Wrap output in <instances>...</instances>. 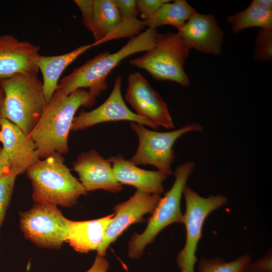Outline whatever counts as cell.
Wrapping results in <instances>:
<instances>
[{"label": "cell", "mask_w": 272, "mask_h": 272, "mask_svg": "<svg viewBox=\"0 0 272 272\" xmlns=\"http://www.w3.org/2000/svg\"><path fill=\"white\" fill-rule=\"evenodd\" d=\"M90 92L79 89L64 95L57 89L28 137L34 142L40 159L68 152V137L77 111L95 102Z\"/></svg>", "instance_id": "obj_1"}, {"label": "cell", "mask_w": 272, "mask_h": 272, "mask_svg": "<svg viewBox=\"0 0 272 272\" xmlns=\"http://www.w3.org/2000/svg\"><path fill=\"white\" fill-rule=\"evenodd\" d=\"M157 33L156 29L148 28L130 38L117 51L100 53L63 77L58 82L57 89L67 95L76 90L88 88L91 96L96 99L107 89L106 80L112 71L128 56L152 48Z\"/></svg>", "instance_id": "obj_2"}, {"label": "cell", "mask_w": 272, "mask_h": 272, "mask_svg": "<svg viewBox=\"0 0 272 272\" xmlns=\"http://www.w3.org/2000/svg\"><path fill=\"white\" fill-rule=\"evenodd\" d=\"M0 81L4 92L2 118L28 135L47 104L42 82L35 72L19 73Z\"/></svg>", "instance_id": "obj_3"}, {"label": "cell", "mask_w": 272, "mask_h": 272, "mask_svg": "<svg viewBox=\"0 0 272 272\" xmlns=\"http://www.w3.org/2000/svg\"><path fill=\"white\" fill-rule=\"evenodd\" d=\"M62 155L55 154L40 160L26 171L36 203H47L70 208L87 194L81 183L64 163Z\"/></svg>", "instance_id": "obj_4"}, {"label": "cell", "mask_w": 272, "mask_h": 272, "mask_svg": "<svg viewBox=\"0 0 272 272\" xmlns=\"http://www.w3.org/2000/svg\"><path fill=\"white\" fill-rule=\"evenodd\" d=\"M195 163L188 161L179 165L173 173L175 181L169 190L161 197L149 218L146 228L141 233H135L128 244V256L138 259L144 253L145 247L153 242L164 228L174 223H182L183 215L180 209V201L183 190Z\"/></svg>", "instance_id": "obj_5"}, {"label": "cell", "mask_w": 272, "mask_h": 272, "mask_svg": "<svg viewBox=\"0 0 272 272\" xmlns=\"http://www.w3.org/2000/svg\"><path fill=\"white\" fill-rule=\"evenodd\" d=\"M189 49L178 32L158 33L155 45L129 62L156 80L173 81L185 87L189 85V79L183 67Z\"/></svg>", "instance_id": "obj_6"}, {"label": "cell", "mask_w": 272, "mask_h": 272, "mask_svg": "<svg viewBox=\"0 0 272 272\" xmlns=\"http://www.w3.org/2000/svg\"><path fill=\"white\" fill-rule=\"evenodd\" d=\"M130 126L138 137L139 145L135 154L129 160L137 166H154L168 176L173 174L171 165L175 157L173 148L175 142L185 133L203 130V126L198 123H191L165 132L152 130L133 122Z\"/></svg>", "instance_id": "obj_7"}, {"label": "cell", "mask_w": 272, "mask_h": 272, "mask_svg": "<svg viewBox=\"0 0 272 272\" xmlns=\"http://www.w3.org/2000/svg\"><path fill=\"white\" fill-rule=\"evenodd\" d=\"M183 194L186 203L183 221L186 229V240L176 260L181 272H194L195 253L202 236L203 223L212 212L226 203L227 198L222 195L202 197L187 185Z\"/></svg>", "instance_id": "obj_8"}, {"label": "cell", "mask_w": 272, "mask_h": 272, "mask_svg": "<svg viewBox=\"0 0 272 272\" xmlns=\"http://www.w3.org/2000/svg\"><path fill=\"white\" fill-rule=\"evenodd\" d=\"M20 215V227L26 238L41 248L61 247L72 220L66 218L56 205L35 203Z\"/></svg>", "instance_id": "obj_9"}, {"label": "cell", "mask_w": 272, "mask_h": 272, "mask_svg": "<svg viewBox=\"0 0 272 272\" xmlns=\"http://www.w3.org/2000/svg\"><path fill=\"white\" fill-rule=\"evenodd\" d=\"M122 78L116 77L113 89L107 99L101 105L90 111H81L75 117L71 131H77L105 122L129 121L158 130L159 126L149 119L141 116L126 106L121 93Z\"/></svg>", "instance_id": "obj_10"}, {"label": "cell", "mask_w": 272, "mask_h": 272, "mask_svg": "<svg viewBox=\"0 0 272 272\" xmlns=\"http://www.w3.org/2000/svg\"><path fill=\"white\" fill-rule=\"evenodd\" d=\"M127 81L125 98L135 113L159 127L174 128L175 125L166 102L146 78L135 72L128 76Z\"/></svg>", "instance_id": "obj_11"}, {"label": "cell", "mask_w": 272, "mask_h": 272, "mask_svg": "<svg viewBox=\"0 0 272 272\" xmlns=\"http://www.w3.org/2000/svg\"><path fill=\"white\" fill-rule=\"evenodd\" d=\"M161 197L139 190L127 200L113 208L114 216L107 228L102 242L96 249L97 255L104 256L107 249L132 224L145 220L144 216L152 214Z\"/></svg>", "instance_id": "obj_12"}, {"label": "cell", "mask_w": 272, "mask_h": 272, "mask_svg": "<svg viewBox=\"0 0 272 272\" xmlns=\"http://www.w3.org/2000/svg\"><path fill=\"white\" fill-rule=\"evenodd\" d=\"M82 22L92 33L94 46L110 41L122 20L114 0H75Z\"/></svg>", "instance_id": "obj_13"}, {"label": "cell", "mask_w": 272, "mask_h": 272, "mask_svg": "<svg viewBox=\"0 0 272 272\" xmlns=\"http://www.w3.org/2000/svg\"><path fill=\"white\" fill-rule=\"evenodd\" d=\"M73 168L87 192L102 189L116 193L123 189L115 178L111 163L95 149L81 153Z\"/></svg>", "instance_id": "obj_14"}, {"label": "cell", "mask_w": 272, "mask_h": 272, "mask_svg": "<svg viewBox=\"0 0 272 272\" xmlns=\"http://www.w3.org/2000/svg\"><path fill=\"white\" fill-rule=\"evenodd\" d=\"M0 142L12 174L16 176L23 174L40 160L34 142L21 129L5 118L1 122Z\"/></svg>", "instance_id": "obj_15"}, {"label": "cell", "mask_w": 272, "mask_h": 272, "mask_svg": "<svg viewBox=\"0 0 272 272\" xmlns=\"http://www.w3.org/2000/svg\"><path fill=\"white\" fill-rule=\"evenodd\" d=\"M178 32L190 49L215 55L221 52L223 32L212 14L195 12Z\"/></svg>", "instance_id": "obj_16"}, {"label": "cell", "mask_w": 272, "mask_h": 272, "mask_svg": "<svg viewBox=\"0 0 272 272\" xmlns=\"http://www.w3.org/2000/svg\"><path fill=\"white\" fill-rule=\"evenodd\" d=\"M40 47L10 34L0 35V79L39 71L36 61Z\"/></svg>", "instance_id": "obj_17"}, {"label": "cell", "mask_w": 272, "mask_h": 272, "mask_svg": "<svg viewBox=\"0 0 272 272\" xmlns=\"http://www.w3.org/2000/svg\"><path fill=\"white\" fill-rule=\"evenodd\" d=\"M111 163L117 181L121 184L130 185L137 190L160 195L164 191L163 181L168 175L159 171L141 169L121 154L111 156L108 159Z\"/></svg>", "instance_id": "obj_18"}, {"label": "cell", "mask_w": 272, "mask_h": 272, "mask_svg": "<svg viewBox=\"0 0 272 272\" xmlns=\"http://www.w3.org/2000/svg\"><path fill=\"white\" fill-rule=\"evenodd\" d=\"M114 214L92 220L72 221L64 242L74 250L87 253L97 249L104 238L107 227Z\"/></svg>", "instance_id": "obj_19"}, {"label": "cell", "mask_w": 272, "mask_h": 272, "mask_svg": "<svg viewBox=\"0 0 272 272\" xmlns=\"http://www.w3.org/2000/svg\"><path fill=\"white\" fill-rule=\"evenodd\" d=\"M94 46L93 43L81 46L61 55H38L36 64L42 75L43 90L47 103L57 89L59 79L65 69L81 55Z\"/></svg>", "instance_id": "obj_20"}, {"label": "cell", "mask_w": 272, "mask_h": 272, "mask_svg": "<svg viewBox=\"0 0 272 272\" xmlns=\"http://www.w3.org/2000/svg\"><path fill=\"white\" fill-rule=\"evenodd\" d=\"M171 2V1H170ZM196 11L185 0H176L163 4L149 19L143 20L144 25L156 29L158 27L169 25L178 31Z\"/></svg>", "instance_id": "obj_21"}, {"label": "cell", "mask_w": 272, "mask_h": 272, "mask_svg": "<svg viewBox=\"0 0 272 272\" xmlns=\"http://www.w3.org/2000/svg\"><path fill=\"white\" fill-rule=\"evenodd\" d=\"M227 21L235 33L254 27L272 29V10L250 4L243 11L229 16Z\"/></svg>", "instance_id": "obj_22"}, {"label": "cell", "mask_w": 272, "mask_h": 272, "mask_svg": "<svg viewBox=\"0 0 272 272\" xmlns=\"http://www.w3.org/2000/svg\"><path fill=\"white\" fill-rule=\"evenodd\" d=\"M250 263L247 254L232 261H225L220 257L202 259L198 263V272H247Z\"/></svg>", "instance_id": "obj_23"}, {"label": "cell", "mask_w": 272, "mask_h": 272, "mask_svg": "<svg viewBox=\"0 0 272 272\" xmlns=\"http://www.w3.org/2000/svg\"><path fill=\"white\" fill-rule=\"evenodd\" d=\"M254 58L259 61H269L272 58V29H261L255 39Z\"/></svg>", "instance_id": "obj_24"}, {"label": "cell", "mask_w": 272, "mask_h": 272, "mask_svg": "<svg viewBox=\"0 0 272 272\" xmlns=\"http://www.w3.org/2000/svg\"><path fill=\"white\" fill-rule=\"evenodd\" d=\"M16 177L9 173L0 178V230L11 202Z\"/></svg>", "instance_id": "obj_25"}, {"label": "cell", "mask_w": 272, "mask_h": 272, "mask_svg": "<svg viewBox=\"0 0 272 272\" xmlns=\"http://www.w3.org/2000/svg\"><path fill=\"white\" fill-rule=\"evenodd\" d=\"M169 0H137L141 17L144 20L150 18L164 3Z\"/></svg>", "instance_id": "obj_26"}, {"label": "cell", "mask_w": 272, "mask_h": 272, "mask_svg": "<svg viewBox=\"0 0 272 272\" xmlns=\"http://www.w3.org/2000/svg\"><path fill=\"white\" fill-rule=\"evenodd\" d=\"M122 20L135 18L139 15L137 0H114Z\"/></svg>", "instance_id": "obj_27"}, {"label": "cell", "mask_w": 272, "mask_h": 272, "mask_svg": "<svg viewBox=\"0 0 272 272\" xmlns=\"http://www.w3.org/2000/svg\"><path fill=\"white\" fill-rule=\"evenodd\" d=\"M271 254L268 253L259 260L251 262L247 272H271Z\"/></svg>", "instance_id": "obj_28"}, {"label": "cell", "mask_w": 272, "mask_h": 272, "mask_svg": "<svg viewBox=\"0 0 272 272\" xmlns=\"http://www.w3.org/2000/svg\"><path fill=\"white\" fill-rule=\"evenodd\" d=\"M109 262L103 256L97 255L91 267L85 272H107Z\"/></svg>", "instance_id": "obj_29"}, {"label": "cell", "mask_w": 272, "mask_h": 272, "mask_svg": "<svg viewBox=\"0 0 272 272\" xmlns=\"http://www.w3.org/2000/svg\"><path fill=\"white\" fill-rule=\"evenodd\" d=\"M9 173H11L7 158L3 147H0V178Z\"/></svg>", "instance_id": "obj_30"}, {"label": "cell", "mask_w": 272, "mask_h": 272, "mask_svg": "<svg viewBox=\"0 0 272 272\" xmlns=\"http://www.w3.org/2000/svg\"><path fill=\"white\" fill-rule=\"evenodd\" d=\"M250 4L272 10L271 0H253Z\"/></svg>", "instance_id": "obj_31"}, {"label": "cell", "mask_w": 272, "mask_h": 272, "mask_svg": "<svg viewBox=\"0 0 272 272\" xmlns=\"http://www.w3.org/2000/svg\"><path fill=\"white\" fill-rule=\"evenodd\" d=\"M4 92L2 88V86L1 83V81H0V129H1V122L2 119L1 112H2V108L3 103L4 101Z\"/></svg>", "instance_id": "obj_32"}]
</instances>
